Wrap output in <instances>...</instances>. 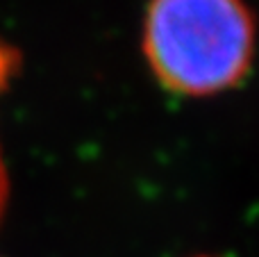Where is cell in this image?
<instances>
[{"mask_svg": "<svg viewBox=\"0 0 259 257\" xmlns=\"http://www.w3.org/2000/svg\"><path fill=\"white\" fill-rule=\"evenodd\" d=\"M12 68H14V53L9 48L0 46V87H5ZM7 198H9V176H7V168H5V162H3V153H0V221H3V217H5Z\"/></svg>", "mask_w": 259, "mask_h": 257, "instance_id": "2", "label": "cell"}, {"mask_svg": "<svg viewBox=\"0 0 259 257\" xmlns=\"http://www.w3.org/2000/svg\"><path fill=\"white\" fill-rule=\"evenodd\" d=\"M257 25L243 0H150L143 55L164 89L214 96L237 87L255 57Z\"/></svg>", "mask_w": 259, "mask_h": 257, "instance_id": "1", "label": "cell"}]
</instances>
